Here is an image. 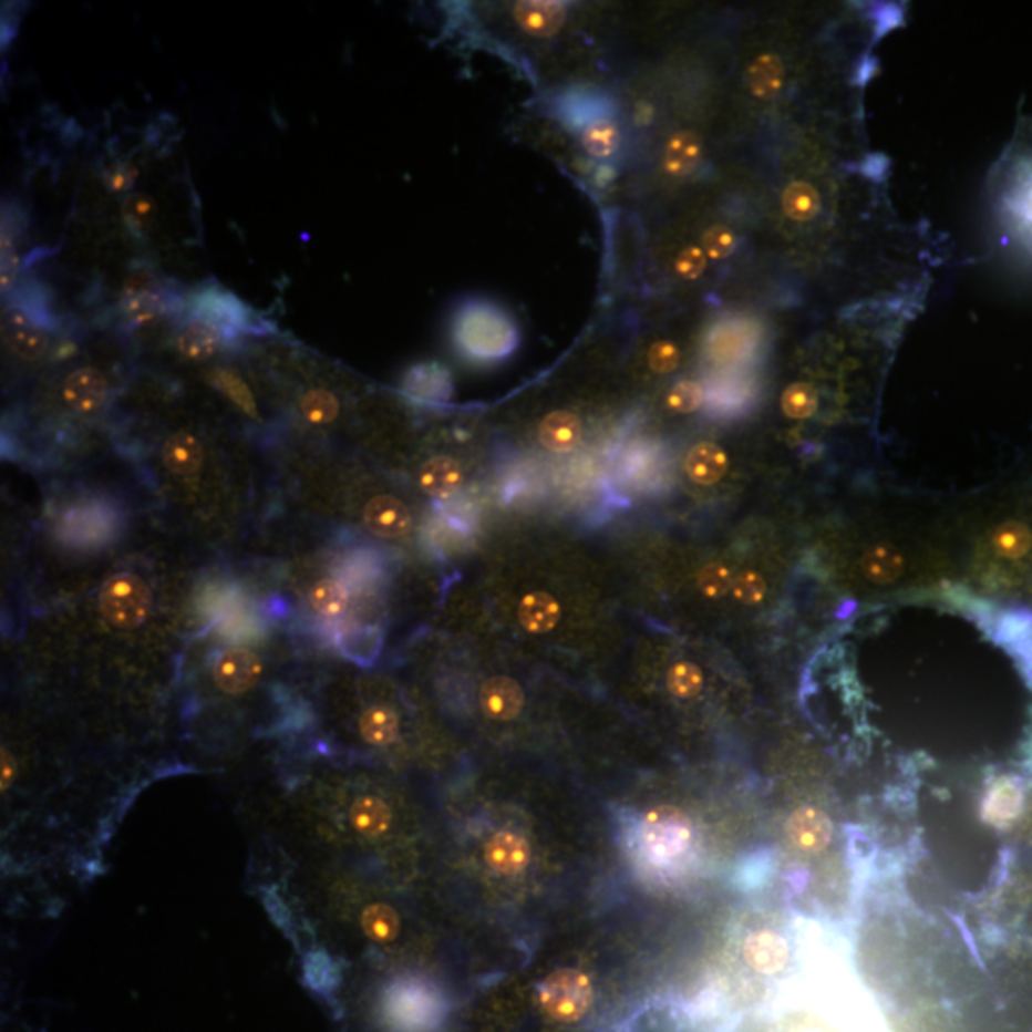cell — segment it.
<instances>
[{
    "label": "cell",
    "mask_w": 1032,
    "mask_h": 1032,
    "mask_svg": "<svg viewBox=\"0 0 1032 1032\" xmlns=\"http://www.w3.org/2000/svg\"><path fill=\"white\" fill-rule=\"evenodd\" d=\"M560 605L553 595L545 591H534L520 600L518 605V621L528 633L544 636L557 628L560 621Z\"/></svg>",
    "instance_id": "484cf974"
},
{
    "label": "cell",
    "mask_w": 1032,
    "mask_h": 1032,
    "mask_svg": "<svg viewBox=\"0 0 1032 1032\" xmlns=\"http://www.w3.org/2000/svg\"><path fill=\"white\" fill-rule=\"evenodd\" d=\"M100 612L113 628H140L152 612V591L136 574H117L100 591Z\"/></svg>",
    "instance_id": "3957f363"
},
{
    "label": "cell",
    "mask_w": 1032,
    "mask_h": 1032,
    "mask_svg": "<svg viewBox=\"0 0 1032 1032\" xmlns=\"http://www.w3.org/2000/svg\"><path fill=\"white\" fill-rule=\"evenodd\" d=\"M213 383L217 384L224 396L228 398L231 404L239 407L245 415L258 417L257 402L252 398V392L249 391V386L245 384L244 379L239 378L238 373L230 370L215 371Z\"/></svg>",
    "instance_id": "f35d334b"
},
{
    "label": "cell",
    "mask_w": 1032,
    "mask_h": 1032,
    "mask_svg": "<svg viewBox=\"0 0 1032 1032\" xmlns=\"http://www.w3.org/2000/svg\"><path fill=\"white\" fill-rule=\"evenodd\" d=\"M461 349L475 358H503L515 349L516 333L497 312H467L457 326Z\"/></svg>",
    "instance_id": "277c9868"
},
{
    "label": "cell",
    "mask_w": 1032,
    "mask_h": 1032,
    "mask_svg": "<svg viewBox=\"0 0 1032 1032\" xmlns=\"http://www.w3.org/2000/svg\"><path fill=\"white\" fill-rule=\"evenodd\" d=\"M192 314L215 323L224 329L231 339H238L241 333H257L260 323L255 320L251 310L236 295L226 291L224 287L213 283L196 291L192 297Z\"/></svg>",
    "instance_id": "8992f818"
},
{
    "label": "cell",
    "mask_w": 1032,
    "mask_h": 1032,
    "mask_svg": "<svg viewBox=\"0 0 1032 1032\" xmlns=\"http://www.w3.org/2000/svg\"><path fill=\"white\" fill-rule=\"evenodd\" d=\"M526 694L518 681L510 677H492L481 689V708L494 721H513L523 713Z\"/></svg>",
    "instance_id": "9a60e30c"
},
{
    "label": "cell",
    "mask_w": 1032,
    "mask_h": 1032,
    "mask_svg": "<svg viewBox=\"0 0 1032 1032\" xmlns=\"http://www.w3.org/2000/svg\"><path fill=\"white\" fill-rule=\"evenodd\" d=\"M368 530L384 539H396L412 530V513L394 496L373 497L363 509Z\"/></svg>",
    "instance_id": "2e32d148"
},
{
    "label": "cell",
    "mask_w": 1032,
    "mask_h": 1032,
    "mask_svg": "<svg viewBox=\"0 0 1032 1032\" xmlns=\"http://www.w3.org/2000/svg\"><path fill=\"white\" fill-rule=\"evenodd\" d=\"M788 839L795 852L818 855L830 844V818L816 807H803L790 816Z\"/></svg>",
    "instance_id": "4fadbf2b"
},
{
    "label": "cell",
    "mask_w": 1032,
    "mask_h": 1032,
    "mask_svg": "<svg viewBox=\"0 0 1032 1032\" xmlns=\"http://www.w3.org/2000/svg\"><path fill=\"white\" fill-rule=\"evenodd\" d=\"M994 189L1005 230L1032 252V128L1019 134L1000 163Z\"/></svg>",
    "instance_id": "6da1fadb"
},
{
    "label": "cell",
    "mask_w": 1032,
    "mask_h": 1032,
    "mask_svg": "<svg viewBox=\"0 0 1032 1032\" xmlns=\"http://www.w3.org/2000/svg\"><path fill=\"white\" fill-rule=\"evenodd\" d=\"M767 581L755 570H746L734 576L731 595L744 607H757L767 597Z\"/></svg>",
    "instance_id": "60d3db41"
},
{
    "label": "cell",
    "mask_w": 1032,
    "mask_h": 1032,
    "mask_svg": "<svg viewBox=\"0 0 1032 1032\" xmlns=\"http://www.w3.org/2000/svg\"><path fill=\"white\" fill-rule=\"evenodd\" d=\"M349 589L337 579H320L308 594V602L314 612L326 618L344 615L349 608Z\"/></svg>",
    "instance_id": "1f68e13d"
},
{
    "label": "cell",
    "mask_w": 1032,
    "mask_h": 1032,
    "mask_svg": "<svg viewBox=\"0 0 1032 1032\" xmlns=\"http://www.w3.org/2000/svg\"><path fill=\"white\" fill-rule=\"evenodd\" d=\"M117 524L120 516L110 503L91 499L65 510L60 523V537L71 547H102L115 536Z\"/></svg>",
    "instance_id": "5b68a950"
},
{
    "label": "cell",
    "mask_w": 1032,
    "mask_h": 1032,
    "mask_svg": "<svg viewBox=\"0 0 1032 1032\" xmlns=\"http://www.w3.org/2000/svg\"><path fill=\"white\" fill-rule=\"evenodd\" d=\"M123 218L131 230L147 234L159 218V207L147 194H131L123 203Z\"/></svg>",
    "instance_id": "8d00e7d4"
},
{
    "label": "cell",
    "mask_w": 1032,
    "mask_h": 1032,
    "mask_svg": "<svg viewBox=\"0 0 1032 1032\" xmlns=\"http://www.w3.org/2000/svg\"><path fill=\"white\" fill-rule=\"evenodd\" d=\"M708 255L700 245L684 247L675 258V272L683 279H698L708 268Z\"/></svg>",
    "instance_id": "bcb514c9"
},
{
    "label": "cell",
    "mask_w": 1032,
    "mask_h": 1032,
    "mask_svg": "<svg viewBox=\"0 0 1032 1032\" xmlns=\"http://www.w3.org/2000/svg\"><path fill=\"white\" fill-rule=\"evenodd\" d=\"M702 138L694 131L683 128L671 134L663 147V173L670 178H684L691 175L702 159Z\"/></svg>",
    "instance_id": "7402d4cb"
},
{
    "label": "cell",
    "mask_w": 1032,
    "mask_h": 1032,
    "mask_svg": "<svg viewBox=\"0 0 1032 1032\" xmlns=\"http://www.w3.org/2000/svg\"><path fill=\"white\" fill-rule=\"evenodd\" d=\"M265 673L262 660L244 647L224 650L213 668V679L220 691L231 696L245 694L257 687Z\"/></svg>",
    "instance_id": "52a82bcc"
},
{
    "label": "cell",
    "mask_w": 1032,
    "mask_h": 1032,
    "mask_svg": "<svg viewBox=\"0 0 1032 1032\" xmlns=\"http://www.w3.org/2000/svg\"><path fill=\"white\" fill-rule=\"evenodd\" d=\"M734 574L731 566L723 563H710L698 572L696 586L700 594L708 599H719L723 595L731 594Z\"/></svg>",
    "instance_id": "ab89813d"
},
{
    "label": "cell",
    "mask_w": 1032,
    "mask_h": 1032,
    "mask_svg": "<svg viewBox=\"0 0 1032 1032\" xmlns=\"http://www.w3.org/2000/svg\"><path fill=\"white\" fill-rule=\"evenodd\" d=\"M754 347V337L744 328L729 326L715 331V336L710 341V357L715 362L726 363L740 360L746 357L750 349Z\"/></svg>",
    "instance_id": "4dcf8cb0"
},
{
    "label": "cell",
    "mask_w": 1032,
    "mask_h": 1032,
    "mask_svg": "<svg viewBox=\"0 0 1032 1032\" xmlns=\"http://www.w3.org/2000/svg\"><path fill=\"white\" fill-rule=\"evenodd\" d=\"M729 467V454L715 442H700L684 460V473L700 486H713L723 481Z\"/></svg>",
    "instance_id": "d6986e66"
},
{
    "label": "cell",
    "mask_w": 1032,
    "mask_h": 1032,
    "mask_svg": "<svg viewBox=\"0 0 1032 1032\" xmlns=\"http://www.w3.org/2000/svg\"><path fill=\"white\" fill-rule=\"evenodd\" d=\"M823 209V199L811 182L795 180L782 194V210L794 223H811Z\"/></svg>",
    "instance_id": "f1b7e54d"
},
{
    "label": "cell",
    "mask_w": 1032,
    "mask_h": 1032,
    "mask_svg": "<svg viewBox=\"0 0 1032 1032\" xmlns=\"http://www.w3.org/2000/svg\"><path fill=\"white\" fill-rule=\"evenodd\" d=\"M138 171L133 165H117L105 173L104 180L112 192H128L136 182Z\"/></svg>",
    "instance_id": "c3c4849f"
},
{
    "label": "cell",
    "mask_w": 1032,
    "mask_h": 1032,
    "mask_svg": "<svg viewBox=\"0 0 1032 1032\" xmlns=\"http://www.w3.org/2000/svg\"><path fill=\"white\" fill-rule=\"evenodd\" d=\"M786 83V65L778 54L763 52L755 56L746 70L747 92L761 102H768L778 96Z\"/></svg>",
    "instance_id": "44dd1931"
},
{
    "label": "cell",
    "mask_w": 1032,
    "mask_h": 1032,
    "mask_svg": "<svg viewBox=\"0 0 1032 1032\" xmlns=\"http://www.w3.org/2000/svg\"><path fill=\"white\" fill-rule=\"evenodd\" d=\"M16 776H18V763H16L14 755L10 754L7 747H2L0 752V792L2 794H7V790L12 788Z\"/></svg>",
    "instance_id": "681fc988"
},
{
    "label": "cell",
    "mask_w": 1032,
    "mask_h": 1032,
    "mask_svg": "<svg viewBox=\"0 0 1032 1032\" xmlns=\"http://www.w3.org/2000/svg\"><path fill=\"white\" fill-rule=\"evenodd\" d=\"M705 400L704 386L696 381H681L671 389L670 394L665 398V404L671 412L694 413L702 407Z\"/></svg>",
    "instance_id": "b9f144b4"
},
{
    "label": "cell",
    "mask_w": 1032,
    "mask_h": 1032,
    "mask_svg": "<svg viewBox=\"0 0 1032 1032\" xmlns=\"http://www.w3.org/2000/svg\"><path fill=\"white\" fill-rule=\"evenodd\" d=\"M205 461V450L196 434L178 431L165 442L163 463L176 476L197 475Z\"/></svg>",
    "instance_id": "603a6c76"
},
{
    "label": "cell",
    "mask_w": 1032,
    "mask_h": 1032,
    "mask_svg": "<svg viewBox=\"0 0 1032 1032\" xmlns=\"http://www.w3.org/2000/svg\"><path fill=\"white\" fill-rule=\"evenodd\" d=\"M358 731L370 746H391L400 734V718L389 705H371L358 719Z\"/></svg>",
    "instance_id": "4316f807"
},
{
    "label": "cell",
    "mask_w": 1032,
    "mask_h": 1032,
    "mask_svg": "<svg viewBox=\"0 0 1032 1032\" xmlns=\"http://www.w3.org/2000/svg\"><path fill=\"white\" fill-rule=\"evenodd\" d=\"M299 407L302 417L312 425H331L341 413V404L336 394L326 389L308 391L305 396L300 398Z\"/></svg>",
    "instance_id": "836d02e7"
},
{
    "label": "cell",
    "mask_w": 1032,
    "mask_h": 1032,
    "mask_svg": "<svg viewBox=\"0 0 1032 1032\" xmlns=\"http://www.w3.org/2000/svg\"><path fill=\"white\" fill-rule=\"evenodd\" d=\"M175 297L165 291H138L125 300V316L131 323L142 326L168 314L175 307Z\"/></svg>",
    "instance_id": "f546056e"
},
{
    "label": "cell",
    "mask_w": 1032,
    "mask_h": 1032,
    "mask_svg": "<svg viewBox=\"0 0 1032 1032\" xmlns=\"http://www.w3.org/2000/svg\"><path fill=\"white\" fill-rule=\"evenodd\" d=\"M360 928L371 942L391 945L402 933V918L391 905L371 902L360 914Z\"/></svg>",
    "instance_id": "83f0119b"
},
{
    "label": "cell",
    "mask_w": 1032,
    "mask_h": 1032,
    "mask_svg": "<svg viewBox=\"0 0 1032 1032\" xmlns=\"http://www.w3.org/2000/svg\"><path fill=\"white\" fill-rule=\"evenodd\" d=\"M620 128L612 121H595L581 134V146L597 159H607L620 149Z\"/></svg>",
    "instance_id": "d6a6232c"
},
{
    "label": "cell",
    "mask_w": 1032,
    "mask_h": 1032,
    "mask_svg": "<svg viewBox=\"0 0 1032 1032\" xmlns=\"http://www.w3.org/2000/svg\"><path fill=\"white\" fill-rule=\"evenodd\" d=\"M1031 547V532H1029V528H1025L1023 524H1004V526H1000V528L994 532V536H992V549H994L1000 557L1010 558V560L1025 557Z\"/></svg>",
    "instance_id": "74e56055"
},
{
    "label": "cell",
    "mask_w": 1032,
    "mask_h": 1032,
    "mask_svg": "<svg viewBox=\"0 0 1032 1032\" xmlns=\"http://www.w3.org/2000/svg\"><path fill=\"white\" fill-rule=\"evenodd\" d=\"M18 268H20V258H18L14 244H12V234L2 231V276H0V281H2V291L4 293H7L8 287L14 286Z\"/></svg>",
    "instance_id": "7dc6e473"
},
{
    "label": "cell",
    "mask_w": 1032,
    "mask_h": 1032,
    "mask_svg": "<svg viewBox=\"0 0 1032 1032\" xmlns=\"http://www.w3.org/2000/svg\"><path fill=\"white\" fill-rule=\"evenodd\" d=\"M4 339L18 357L31 362L44 357L49 350L47 329L12 305L4 312Z\"/></svg>",
    "instance_id": "7c38bea8"
},
{
    "label": "cell",
    "mask_w": 1032,
    "mask_h": 1032,
    "mask_svg": "<svg viewBox=\"0 0 1032 1032\" xmlns=\"http://www.w3.org/2000/svg\"><path fill=\"white\" fill-rule=\"evenodd\" d=\"M594 998L591 977L572 968L553 971L537 989L539 1008L558 1023H578L586 1018Z\"/></svg>",
    "instance_id": "7a4b0ae2"
},
{
    "label": "cell",
    "mask_w": 1032,
    "mask_h": 1032,
    "mask_svg": "<svg viewBox=\"0 0 1032 1032\" xmlns=\"http://www.w3.org/2000/svg\"><path fill=\"white\" fill-rule=\"evenodd\" d=\"M389 1013L396 1025L407 1031H417L433 1023L436 1018V998L421 987L404 984L389 998Z\"/></svg>",
    "instance_id": "8fae6325"
},
{
    "label": "cell",
    "mask_w": 1032,
    "mask_h": 1032,
    "mask_svg": "<svg viewBox=\"0 0 1032 1032\" xmlns=\"http://www.w3.org/2000/svg\"><path fill=\"white\" fill-rule=\"evenodd\" d=\"M700 247L704 249L708 258H712V260L731 257L734 249H736V234L729 226L715 224V226L704 231Z\"/></svg>",
    "instance_id": "7bdbcfd3"
},
{
    "label": "cell",
    "mask_w": 1032,
    "mask_h": 1032,
    "mask_svg": "<svg viewBox=\"0 0 1032 1032\" xmlns=\"http://www.w3.org/2000/svg\"><path fill=\"white\" fill-rule=\"evenodd\" d=\"M744 960L755 971L771 976L788 962V945L774 931H755L744 942Z\"/></svg>",
    "instance_id": "ffe728a7"
},
{
    "label": "cell",
    "mask_w": 1032,
    "mask_h": 1032,
    "mask_svg": "<svg viewBox=\"0 0 1032 1032\" xmlns=\"http://www.w3.org/2000/svg\"><path fill=\"white\" fill-rule=\"evenodd\" d=\"M907 560L895 547L886 544L868 547L858 558V570L876 586H891L905 574Z\"/></svg>",
    "instance_id": "cb8c5ba5"
},
{
    "label": "cell",
    "mask_w": 1032,
    "mask_h": 1032,
    "mask_svg": "<svg viewBox=\"0 0 1032 1032\" xmlns=\"http://www.w3.org/2000/svg\"><path fill=\"white\" fill-rule=\"evenodd\" d=\"M465 484V471L461 463L447 455H436L426 461L419 471V486L436 499H446L457 494Z\"/></svg>",
    "instance_id": "ac0fdd59"
},
{
    "label": "cell",
    "mask_w": 1032,
    "mask_h": 1032,
    "mask_svg": "<svg viewBox=\"0 0 1032 1032\" xmlns=\"http://www.w3.org/2000/svg\"><path fill=\"white\" fill-rule=\"evenodd\" d=\"M236 341L224 329L210 321L192 316L176 337V350L180 357L192 362H205L220 354L228 344Z\"/></svg>",
    "instance_id": "ba28073f"
},
{
    "label": "cell",
    "mask_w": 1032,
    "mask_h": 1032,
    "mask_svg": "<svg viewBox=\"0 0 1032 1032\" xmlns=\"http://www.w3.org/2000/svg\"><path fill=\"white\" fill-rule=\"evenodd\" d=\"M392 821L394 816H392L391 805L379 795H360L357 802L350 805V826L358 836L365 837V839H379V837L386 836L391 830Z\"/></svg>",
    "instance_id": "e0dca14e"
},
{
    "label": "cell",
    "mask_w": 1032,
    "mask_h": 1032,
    "mask_svg": "<svg viewBox=\"0 0 1032 1032\" xmlns=\"http://www.w3.org/2000/svg\"><path fill=\"white\" fill-rule=\"evenodd\" d=\"M991 802H1000V805L987 807L989 818L994 823H1010L1021 811L1019 809L1021 807V792L1012 784H1004L1002 788L997 790L991 795Z\"/></svg>",
    "instance_id": "ee69618b"
},
{
    "label": "cell",
    "mask_w": 1032,
    "mask_h": 1032,
    "mask_svg": "<svg viewBox=\"0 0 1032 1032\" xmlns=\"http://www.w3.org/2000/svg\"><path fill=\"white\" fill-rule=\"evenodd\" d=\"M581 434H584V426L578 415L565 412V410L545 415L539 425V442L555 454L572 452L574 447L578 446Z\"/></svg>",
    "instance_id": "d4e9b609"
},
{
    "label": "cell",
    "mask_w": 1032,
    "mask_h": 1032,
    "mask_svg": "<svg viewBox=\"0 0 1032 1032\" xmlns=\"http://www.w3.org/2000/svg\"><path fill=\"white\" fill-rule=\"evenodd\" d=\"M484 863L492 873L518 876L532 865V845L516 832L502 830L484 844Z\"/></svg>",
    "instance_id": "9c48e42d"
},
{
    "label": "cell",
    "mask_w": 1032,
    "mask_h": 1032,
    "mask_svg": "<svg viewBox=\"0 0 1032 1032\" xmlns=\"http://www.w3.org/2000/svg\"><path fill=\"white\" fill-rule=\"evenodd\" d=\"M665 684H668L671 696L679 698V700H691V698H696L704 689V673L698 668L696 663L677 662L668 671Z\"/></svg>",
    "instance_id": "d590c367"
},
{
    "label": "cell",
    "mask_w": 1032,
    "mask_h": 1032,
    "mask_svg": "<svg viewBox=\"0 0 1032 1032\" xmlns=\"http://www.w3.org/2000/svg\"><path fill=\"white\" fill-rule=\"evenodd\" d=\"M782 413L794 421H803L815 415L818 410V391L811 383L790 384L781 398Z\"/></svg>",
    "instance_id": "e575fe53"
},
{
    "label": "cell",
    "mask_w": 1032,
    "mask_h": 1032,
    "mask_svg": "<svg viewBox=\"0 0 1032 1032\" xmlns=\"http://www.w3.org/2000/svg\"><path fill=\"white\" fill-rule=\"evenodd\" d=\"M110 394V386L104 375L94 368H79L71 371L62 386L63 402L73 412L94 413L104 407Z\"/></svg>",
    "instance_id": "30bf717a"
},
{
    "label": "cell",
    "mask_w": 1032,
    "mask_h": 1032,
    "mask_svg": "<svg viewBox=\"0 0 1032 1032\" xmlns=\"http://www.w3.org/2000/svg\"><path fill=\"white\" fill-rule=\"evenodd\" d=\"M566 16L568 10L565 4L549 0H524L516 2L513 8L516 25L523 29L526 35L536 39H551L557 35L558 31L565 28Z\"/></svg>",
    "instance_id": "5bb4252c"
},
{
    "label": "cell",
    "mask_w": 1032,
    "mask_h": 1032,
    "mask_svg": "<svg viewBox=\"0 0 1032 1032\" xmlns=\"http://www.w3.org/2000/svg\"><path fill=\"white\" fill-rule=\"evenodd\" d=\"M681 363V350L675 342L658 341L650 347L649 365L650 370L658 375H668L679 368Z\"/></svg>",
    "instance_id": "f6af8a7d"
}]
</instances>
